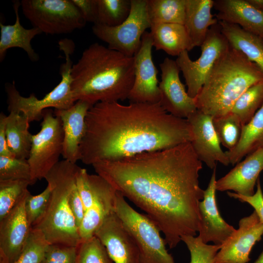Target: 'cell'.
<instances>
[{
    "label": "cell",
    "mask_w": 263,
    "mask_h": 263,
    "mask_svg": "<svg viewBox=\"0 0 263 263\" xmlns=\"http://www.w3.org/2000/svg\"><path fill=\"white\" fill-rule=\"evenodd\" d=\"M262 80L263 70L229 44L194 98L197 109L212 117L225 114L246 90Z\"/></svg>",
    "instance_id": "obj_4"
},
{
    "label": "cell",
    "mask_w": 263,
    "mask_h": 263,
    "mask_svg": "<svg viewBox=\"0 0 263 263\" xmlns=\"http://www.w3.org/2000/svg\"><path fill=\"white\" fill-rule=\"evenodd\" d=\"M10 180H24L34 184L27 159L0 155V181Z\"/></svg>",
    "instance_id": "obj_35"
},
{
    "label": "cell",
    "mask_w": 263,
    "mask_h": 263,
    "mask_svg": "<svg viewBox=\"0 0 263 263\" xmlns=\"http://www.w3.org/2000/svg\"><path fill=\"white\" fill-rule=\"evenodd\" d=\"M153 47L163 50L169 55L178 56L185 51L193 48L183 24L165 23L152 25L150 27Z\"/></svg>",
    "instance_id": "obj_25"
},
{
    "label": "cell",
    "mask_w": 263,
    "mask_h": 263,
    "mask_svg": "<svg viewBox=\"0 0 263 263\" xmlns=\"http://www.w3.org/2000/svg\"><path fill=\"white\" fill-rule=\"evenodd\" d=\"M229 43L218 23L212 26L201 45L200 57L191 60L188 51L177 56L176 62L182 72L187 86V93L194 98L203 87L207 76L217 59L228 48Z\"/></svg>",
    "instance_id": "obj_11"
},
{
    "label": "cell",
    "mask_w": 263,
    "mask_h": 263,
    "mask_svg": "<svg viewBox=\"0 0 263 263\" xmlns=\"http://www.w3.org/2000/svg\"><path fill=\"white\" fill-rule=\"evenodd\" d=\"M216 181L215 168L208 186L204 190V198L199 204L198 236L206 244L212 242L215 245H222L236 229L227 224L219 212L216 198Z\"/></svg>",
    "instance_id": "obj_18"
},
{
    "label": "cell",
    "mask_w": 263,
    "mask_h": 263,
    "mask_svg": "<svg viewBox=\"0 0 263 263\" xmlns=\"http://www.w3.org/2000/svg\"><path fill=\"white\" fill-rule=\"evenodd\" d=\"M93 106L86 101H76L64 110L55 109V115L60 119L63 131L62 156L73 164L80 160V146L86 131V117Z\"/></svg>",
    "instance_id": "obj_19"
},
{
    "label": "cell",
    "mask_w": 263,
    "mask_h": 263,
    "mask_svg": "<svg viewBox=\"0 0 263 263\" xmlns=\"http://www.w3.org/2000/svg\"><path fill=\"white\" fill-rule=\"evenodd\" d=\"M263 104V80L246 90L234 104L231 112L243 126L247 124Z\"/></svg>",
    "instance_id": "obj_30"
},
{
    "label": "cell",
    "mask_w": 263,
    "mask_h": 263,
    "mask_svg": "<svg viewBox=\"0 0 263 263\" xmlns=\"http://www.w3.org/2000/svg\"><path fill=\"white\" fill-rule=\"evenodd\" d=\"M218 22L229 44L263 70V38L244 31L237 25Z\"/></svg>",
    "instance_id": "obj_26"
},
{
    "label": "cell",
    "mask_w": 263,
    "mask_h": 263,
    "mask_svg": "<svg viewBox=\"0 0 263 263\" xmlns=\"http://www.w3.org/2000/svg\"><path fill=\"white\" fill-rule=\"evenodd\" d=\"M42 119L40 131L32 135L27 159L34 183L45 178L59 161L62 152L64 135L60 119L50 109L43 111Z\"/></svg>",
    "instance_id": "obj_9"
},
{
    "label": "cell",
    "mask_w": 263,
    "mask_h": 263,
    "mask_svg": "<svg viewBox=\"0 0 263 263\" xmlns=\"http://www.w3.org/2000/svg\"><path fill=\"white\" fill-rule=\"evenodd\" d=\"M20 2L15 1L14 10L16 15V21L14 24L4 25L0 23V60L2 61L7 50L10 48L18 47L22 49L33 61H38V55L31 46V41L36 36L42 32L37 28L26 29L20 24L19 10Z\"/></svg>",
    "instance_id": "obj_24"
},
{
    "label": "cell",
    "mask_w": 263,
    "mask_h": 263,
    "mask_svg": "<svg viewBox=\"0 0 263 263\" xmlns=\"http://www.w3.org/2000/svg\"><path fill=\"white\" fill-rule=\"evenodd\" d=\"M263 170V148L247 155L226 174L217 180L216 190H233L242 195L251 196L255 193V186Z\"/></svg>",
    "instance_id": "obj_20"
},
{
    "label": "cell",
    "mask_w": 263,
    "mask_h": 263,
    "mask_svg": "<svg viewBox=\"0 0 263 263\" xmlns=\"http://www.w3.org/2000/svg\"><path fill=\"white\" fill-rule=\"evenodd\" d=\"M147 0L151 26L165 23L184 24L186 0Z\"/></svg>",
    "instance_id": "obj_29"
},
{
    "label": "cell",
    "mask_w": 263,
    "mask_h": 263,
    "mask_svg": "<svg viewBox=\"0 0 263 263\" xmlns=\"http://www.w3.org/2000/svg\"><path fill=\"white\" fill-rule=\"evenodd\" d=\"M256 186V190L251 196H246L230 191H227V194L230 197L250 205L254 208L260 221L263 223V192L260 178L257 181Z\"/></svg>",
    "instance_id": "obj_40"
},
{
    "label": "cell",
    "mask_w": 263,
    "mask_h": 263,
    "mask_svg": "<svg viewBox=\"0 0 263 263\" xmlns=\"http://www.w3.org/2000/svg\"><path fill=\"white\" fill-rule=\"evenodd\" d=\"M192 138L188 120L168 113L160 102H99L86 115L80 160L92 165L172 148Z\"/></svg>",
    "instance_id": "obj_2"
},
{
    "label": "cell",
    "mask_w": 263,
    "mask_h": 263,
    "mask_svg": "<svg viewBox=\"0 0 263 263\" xmlns=\"http://www.w3.org/2000/svg\"><path fill=\"white\" fill-rule=\"evenodd\" d=\"M152 47L151 35L146 31L140 47L133 56L134 82L128 98L130 102H160L158 70L152 59Z\"/></svg>",
    "instance_id": "obj_12"
},
{
    "label": "cell",
    "mask_w": 263,
    "mask_h": 263,
    "mask_svg": "<svg viewBox=\"0 0 263 263\" xmlns=\"http://www.w3.org/2000/svg\"><path fill=\"white\" fill-rule=\"evenodd\" d=\"M128 17L121 24L109 26L94 24V34L108 45L109 48L125 56L133 57L139 50L142 36L151 24L147 10V0H131Z\"/></svg>",
    "instance_id": "obj_10"
},
{
    "label": "cell",
    "mask_w": 263,
    "mask_h": 263,
    "mask_svg": "<svg viewBox=\"0 0 263 263\" xmlns=\"http://www.w3.org/2000/svg\"><path fill=\"white\" fill-rule=\"evenodd\" d=\"M114 212L134 239L139 252L140 263H175L157 225L147 215L132 208L118 191Z\"/></svg>",
    "instance_id": "obj_7"
},
{
    "label": "cell",
    "mask_w": 263,
    "mask_h": 263,
    "mask_svg": "<svg viewBox=\"0 0 263 263\" xmlns=\"http://www.w3.org/2000/svg\"><path fill=\"white\" fill-rule=\"evenodd\" d=\"M48 244L42 232L32 228L22 251L14 263H41Z\"/></svg>",
    "instance_id": "obj_37"
},
{
    "label": "cell",
    "mask_w": 263,
    "mask_h": 263,
    "mask_svg": "<svg viewBox=\"0 0 263 263\" xmlns=\"http://www.w3.org/2000/svg\"><path fill=\"white\" fill-rule=\"evenodd\" d=\"M75 263H114L106 247L95 236L82 240L77 246Z\"/></svg>",
    "instance_id": "obj_34"
},
{
    "label": "cell",
    "mask_w": 263,
    "mask_h": 263,
    "mask_svg": "<svg viewBox=\"0 0 263 263\" xmlns=\"http://www.w3.org/2000/svg\"><path fill=\"white\" fill-rule=\"evenodd\" d=\"M31 185L29 181L24 180L0 181V219L17 205Z\"/></svg>",
    "instance_id": "obj_33"
},
{
    "label": "cell",
    "mask_w": 263,
    "mask_h": 263,
    "mask_svg": "<svg viewBox=\"0 0 263 263\" xmlns=\"http://www.w3.org/2000/svg\"><path fill=\"white\" fill-rule=\"evenodd\" d=\"M79 168L67 160L59 161L45 178L51 195L43 217L33 228L40 231L49 244L78 246L81 242L69 202Z\"/></svg>",
    "instance_id": "obj_5"
},
{
    "label": "cell",
    "mask_w": 263,
    "mask_h": 263,
    "mask_svg": "<svg viewBox=\"0 0 263 263\" xmlns=\"http://www.w3.org/2000/svg\"><path fill=\"white\" fill-rule=\"evenodd\" d=\"M263 235V223L254 210L240 220L239 228L221 245L214 263H247L253 247Z\"/></svg>",
    "instance_id": "obj_15"
},
{
    "label": "cell",
    "mask_w": 263,
    "mask_h": 263,
    "mask_svg": "<svg viewBox=\"0 0 263 263\" xmlns=\"http://www.w3.org/2000/svg\"><path fill=\"white\" fill-rule=\"evenodd\" d=\"M78 9L84 19L94 24L97 21L96 0H72Z\"/></svg>",
    "instance_id": "obj_42"
},
{
    "label": "cell",
    "mask_w": 263,
    "mask_h": 263,
    "mask_svg": "<svg viewBox=\"0 0 263 263\" xmlns=\"http://www.w3.org/2000/svg\"><path fill=\"white\" fill-rule=\"evenodd\" d=\"M218 21L236 24L244 31L263 38V13L246 0H214Z\"/></svg>",
    "instance_id": "obj_21"
},
{
    "label": "cell",
    "mask_w": 263,
    "mask_h": 263,
    "mask_svg": "<svg viewBox=\"0 0 263 263\" xmlns=\"http://www.w3.org/2000/svg\"><path fill=\"white\" fill-rule=\"evenodd\" d=\"M114 263H140L138 247L114 212L108 216L94 233Z\"/></svg>",
    "instance_id": "obj_17"
},
{
    "label": "cell",
    "mask_w": 263,
    "mask_h": 263,
    "mask_svg": "<svg viewBox=\"0 0 263 263\" xmlns=\"http://www.w3.org/2000/svg\"><path fill=\"white\" fill-rule=\"evenodd\" d=\"M30 122L23 114L9 112L6 117V133L8 148L14 156L27 159L32 144V135L29 132Z\"/></svg>",
    "instance_id": "obj_28"
},
{
    "label": "cell",
    "mask_w": 263,
    "mask_h": 263,
    "mask_svg": "<svg viewBox=\"0 0 263 263\" xmlns=\"http://www.w3.org/2000/svg\"><path fill=\"white\" fill-rule=\"evenodd\" d=\"M6 117L2 112L0 114V155L14 157L7 144L6 133Z\"/></svg>",
    "instance_id": "obj_43"
},
{
    "label": "cell",
    "mask_w": 263,
    "mask_h": 263,
    "mask_svg": "<svg viewBox=\"0 0 263 263\" xmlns=\"http://www.w3.org/2000/svg\"><path fill=\"white\" fill-rule=\"evenodd\" d=\"M213 117L197 110L187 119L192 134L190 143L198 159L211 169L216 167L217 162L225 166L229 159L221 147V143L212 122Z\"/></svg>",
    "instance_id": "obj_16"
},
{
    "label": "cell",
    "mask_w": 263,
    "mask_h": 263,
    "mask_svg": "<svg viewBox=\"0 0 263 263\" xmlns=\"http://www.w3.org/2000/svg\"><path fill=\"white\" fill-rule=\"evenodd\" d=\"M51 189L47 185L39 194L32 195L28 191L24 203L27 218L32 228L35 226L43 217L49 203Z\"/></svg>",
    "instance_id": "obj_38"
},
{
    "label": "cell",
    "mask_w": 263,
    "mask_h": 263,
    "mask_svg": "<svg viewBox=\"0 0 263 263\" xmlns=\"http://www.w3.org/2000/svg\"><path fill=\"white\" fill-rule=\"evenodd\" d=\"M28 190L17 205L0 219V263H14L22 251L32 227L24 203Z\"/></svg>",
    "instance_id": "obj_14"
},
{
    "label": "cell",
    "mask_w": 263,
    "mask_h": 263,
    "mask_svg": "<svg viewBox=\"0 0 263 263\" xmlns=\"http://www.w3.org/2000/svg\"><path fill=\"white\" fill-rule=\"evenodd\" d=\"M97 21L96 24L115 26L122 23L129 16L131 0H96Z\"/></svg>",
    "instance_id": "obj_32"
},
{
    "label": "cell",
    "mask_w": 263,
    "mask_h": 263,
    "mask_svg": "<svg viewBox=\"0 0 263 263\" xmlns=\"http://www.w3.org/2000/svg\"><path fill=\"white\" fill-rule=\"evenodd\" d=\"M70 207L75 218L76 225L79 228L83 221L85 210L75 185L72 189L69 198Z\"/></svg>",
    "instance_id": "obj_41"
},
{
    "label": "cell",
    "mask_w": 263,
    "mask_h": 263,
    "mask_svg": "<svg viewBox=\"0 0 263 263\" xmlns=\"http://www.w3.org/2000/svg\"><path fill=\"white\" fill-rule=\"evenodd\" d=\"M213 0H186L184 25L193 48L201 46L210 28L218 23L212 14Z\"/></svg>",
    "instance_id": "obj_23"
},
{
    "label": "cell",
    "mask_w": 263,
    "mask_h": 263,
    "mask_svg": "<svg viewBox=\"0 0 263 263\" xmlns=\"http://www.w3.org/2000/svg\"><path fill=\"white\" fill-rule=\"evenodd\" d=\"M58 44L65 56V62L60 65L59 69L61 76L60 82L41 99L38 98L34 94L29 97L21 95L16 89L14 81L12 83L5 84L9 112L21 113L31 122L42 119L43 111L46 109H67L75 102L72 89L71 71L73 64L70 57L75 46L73 41L68 39H61Z\"/></svg>",
    "instance_id": "obj_6"
},
{
    "label": "cell",
    "mask_w": 263,
    "mask_h": 263,
    "mask_svg": "<svg viewBox=\"0 0 263 263\" xmlns=\"http://www.w3.org/2000/svg\"><path fill=\"white\" fill-rule=\"evenodd\" d=\"M72 89L75 102L92 106L128 98L134 82V59L97 42L84 50L72 66Z\"/></svg>",
    "instance_id": "obj_3"
},
{
    "label": "cell",
    "mask_w": 263,
    "mask_h": 263,
    "mask_svg": "<svg viewBox=\"0 0 263 263\" xmlns=\"http://www.w3.org/2000/svg\"><path fill=\"white\" fill-rule=\"evenodd\" d=\"M253 263H263V250Z\"/></svg>",
    "instance_id": "obj_45"
},
{
    "label": "cell",
    "mask_w": 263,
    "mask_h": 263,
    "mask_svg": "<svg viewBox=\"0 0 263 263\" xmlns=\"http://www.w3.org/2000/svg\"><path fill=\"white\" fill-rule=\"evenodd\" d=\"M212 122L220 143L228 150L234 149L240 140L243 128L238 117L230 112L213 117Z\"/></svg>",
    "instance_id": "obj_31"
},
{
    "label": "cell",
    "mask_w": 263,
    "mask_h": 263,
    "mask_svg": "<svg viewBox=\"0 0 263 263\" xmlns=\"http://www.w3.org/2000/svg\"><path fill=\"white\" fill-rule=\"evenodd\" d=\"M161 72L159 83L160 103L171 115L187 119L197 110L194 98L190 97L181 82L180 70L175 60L166 57L159 65Z\"/></svg>",
    "instance_id": "obj_13"
},
{
    "label": "cell",
    "mask_w": 263,
    "mask_h": 263,
    "mask_svg": "<svg viewBox=\"0 0 263 263\" xmlns=\"http://www.w3.org/2000/svg\"><path fill=\"white\" fill-rule=\"evenodd\" d=\"M251 5L263 13V0H246Z\"/></svg>",
    "instance_id": "obj_44"
},
{
    "label": "cell",
    "mask_w": 263,
    "mask_h": 263,
    "mask_svg": "<svg viewBox=\"0 0 263 263\" xmlns=\"http://www.w3.org/2000/svg\"><path fill=\"white\" fill-rule=\"evenodd\" d=\"M77 246L49 244L41 263H75Z\"/></svg>",
    "instance_id": "obj_39"
},
{
    "label": "cell",
    "mask_w": 263,
    "mask_h": 263,
    "mask_svg": "<svg viewBox=\"0 0 263 263\" xmlns=\"http://www.w3.org/2000/svg\"><path fill=\"white\" fill-rule=\"evenodd\" d=\"M263 148V104L246 125L243 126L240 140L234 149L225 151L234 165L257 150Z\"/></svg>",
    "instance_id": "obj_27"
},
{
    "label": "cell",
    "mask_w": 263,
    "mask_h": 263,
    "mask_svg": "<svg viewBox=\"0 0 263 263\" xmlns=\"http://www.w3.org/2000/svg\"><path fill=\"white\" fill-rule=\"evenodd\" d=\"M181 241L189 251L190 263H214L216 255L221 247V245L208 244L203 242L198 236H183Z\"/></svg>",
    "instance_id": "obj_36"
},
{
    "label": "cell",
    "mask_w": 263,
    "mask_h": 263,
    "mask_svg": "<svg viewBox=\"0 0 263 263\" xmlns=\"http://www.w3.org/2000/svg\"><path fill=\"white\" fill-rule=\"evenodd\" d=\"M101 177L93 203L85 211L79 228L81 241L94 236L106 217L114 212L117 190Z\"/></svg>",
    "instance_id": "obj_22"
},
{
    "label": "cell",
    "mask_w": 263,
    "mask_h": 263,
    "mask_svg": "<svg viewBox=\"0 0 263 263\" xmlns=\"http://www.w3.org/2000/svg\"><path fill=\"white\" fill-rule=\"evenodd\" d=\"M20 6L33 27L46 34H69L86 23L72 0H22Z\"/></svg>",
    "instance_id": "obj_8"
},
{
    "label": "cell",
    "mask_w": 263,
    "mask_h": 263,
    "mask_svg": "<svg viewBox=\"0 0 263 263\" xmlns=\"http://www.w3.org/2000/svg\"><path fill=\"white\" fill-rule=\"evenodd\" d=\"M95 172L157 225L169 248L196 236L200 222L202 162L190 142L92 165Z\"/></svg>",
    "instance_id": "obj_1"
}]
</instances>
